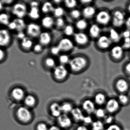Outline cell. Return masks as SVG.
Returning <instances> with one entry per match:
<instances>
[{"label":"cell","mask_w":130,"mask_h":130,"mask_svg":"<svg viewBox=\"0 0 130 130\" xmlns=\"http://www.w3.org/2000/svg\"><path fill=\"white\" fill-rule=\"evenodd\" d=\"M45 66L48 68H53L56 67V62L55 59L52 57H47L44 60Z\"/></svg>","instance_id":"cell-35"},{"label":"cell","mask_w":130,"mask_h":130,"mask_svg":"<svg viewBox=\"0 0 130 130\" xmlns=\"http://www.w3.org/2000/svg\"><path fill=\"white\" fill-rule=\"evenodd\" d=\"M53 13L54 16L57 18H61L64 13V10L61 7H57L54 8Z\"/></svg>","instance_id":"cell-40"},{"label":"cell","mask_w":130,"mask_h":130,"mask_svg":"<svg viewBox=\"0 0 130 130\" xmlns=\"http://www.w3.org/2000/svg\"><path fill=\"white\" fill-rule=\"evenodd\" d=\"M10 23V17L7 14L4 13L0 14V23L8 26Z\"/></svg>","instance_id":"cell-36"},{"label":"cell","mask_w":130,"mask_h":130,"mask_svg":"<svg viewBox=\"0 0 130 130\" xmlns=\"http://www.w3.org/2000/svg\"><path fill=\"white\" fill-rule=\"evenodd\" d=\"M82 106L83 110L89 115L94 113L96 110L94 103L89 99L84 101Z\"/></svg>","instance_id":"cell-16"},{"label":"cell","mask_w":130,"mask_h":130,"mask_svg":"<svg viewBox=\"0 0 130 130\" xmlns=\"http://www.w3.org/2000/svg\"><path fill=\"white\" fill-rule=\"evenodd\" d=\"M112 42L109 36L105 35L100 36L98 38L97 45L99 49L102 50H106L110 47Z\"/></svg>","instance_id":"cell-12"},{"label":"cell","mask_w":130,"mask_h":130,"mask_svg":"<svg viewBox=\"0 0 130 130\" xmlns=\"http://www.w3.org/2000/svg\"><path fill=\"white\" fill-rule=\"evenodd\" d=\"M126 9L127 11L130 14V2L127 4L126 6Z\"/></svg>","instance_id":"cell-61"},{"label":"cell","mask_w":130,"mask_h":130,"mask_svg":"<svg viewBox=\"0 0 130 130\" xmlns=\"http://www.w3.org/2000/svg\"><path fill=\"white\" fill-rule=\"evenodd\" d=\"M83 122L86 124H92L93 122L92 118L89 116H86V117L85 116Z\"/></svg>","instance_id":"cell-52"},{"label":"cell","mask_w":130,"mask_h":130,"mask_svg":"<svg viewBox=\"0 0 130 130\" xmlns=\"http://www.w3.org/2000/svg\"><path fill=\"white\" fill-rule=\"evenodd\" d=\"M117 98L122 107H127L130 104V96L128 94H118Z\"/></svg>","instance_id":"cell-24"},{"label":"cell","mask_w":130,"mask_h":130,"mask_svg":"<svg viewBox=\"0 0 130 130\" xmlns=\"http://www.w3.org/2000/svg\"><path fill=\"white\" fill-rule=\"evenodd\" d=\"M68 75V70L64 65H60L56 66L54 68L53 76L57 81H62L64 80Z\"/></svg>","instance_id":"cell-9"},{"label":"cell","mask_w":130,"mask_h":130,"mask_svg":"<svg viewBox=\"0 0 130 130\" xmlns=\"http://www.w3.org/2000/svg\"><path fill=\"white\" fill-rule=\"evenodd\" d=\"M129 56L130 57V52H129Z\"/></svg>","instance_id":"cell-64"},{"label":"cell","mask_w":130,"mask_h":130,"mask_svg":"<svg viewBox=\"0 0 130 130\" xmlns=\"http://www.w3.org/2000/svg\"><path fill=\"white\" fill-rule=\"evenodd\" d=\"M64 33L65 35L68 36L74 35L75 33H74V27L72 25H66L65 26L64 28Z\"/></svg>","instance_id":"cell-39"},{"label":"cell","mask_w":130,"mask_h":130,"mask_svg":"<svg viewBox=\"0 0 130 130\" xmlns=\"http://www.w3.org/2000/svg\"><path fill=\"white\" fill-rule=\"evenodd\" d=\"M3 3L1 1H0V10H1L3 8Z\"/></svg>","instance_id":"cell-63"},{"label":"cell","mask_w":130,"mask_h":130,"mask_svg":"<svg viewBox=\"0 0 130 130\" xmlns=\"http://www.w3.org/2000/svg\"><path fill=\"white\" fill-rule=\"evenodd\" d=\"M43 49V46L40 44H37L34 46L33 50L35 52L39 53L41 52Z\"/></svg>","instance_id":"cell-48"},{"label":"cell","mask_w":130,"mask_h":130,"mask_svg":"<svg viewBox=\"0 0 130 130\" xmlns=\"http://www.w3.org/2000/svg\"><path fill=\"white\" fill-rule=\"evenodd\" d=\"M50 113L52 116L58 118L62 114L61 105L57 102H54L51 104L50 107Z\"/></svg>","instance_id":"cell-18"},{"label":"cell","mask_w":130,"mask_h":130,"mask_svg":"<svg viewBox=\"0 0 130 130\" xmlns=\"http://www.w3.org/2000/svg\"><path fill=\"white\" fill-rule=\"evenodd\" d=\"M123 68L125 74L127 76L130 77V61L127 62L125 64Z\"/></svg>","instance_id":"cell-47"},{"label":"cell","mask_w":130,"mask_h":130,"mask_svg":"<svg viewBox=\"0 0 130 130\" xmlns=\"http://www.w3.org/2000/svg\"><path fill=\"white\" fill-rule=\"evenodd\" d=\"M61 52L58 46L53 47L51 49V52L54 55H58Z\"/></svg>","instance_id":"cell-49"},{"label":"cell","mask_w":130,"mask_h":130,"mask_svg":"<svg viewBox=\"0 0 130 130\" xmlns=\"http://www.w3.org/2000/svg\"><path fill=\"white\" fill-rule=\"evenodd\" d=\"M94 113L96 117L99 119H104L107 115V112L105 109L101 108L96 110Z\"/></svg>","instance_id":"cell-38"},{"label":"cell","mask_w":130,"mask_h":130,"mask_svg":"<svg viewBox=\"0 0 130 130\" xmlns=\"http://www.w3.org/2000/svg\"><path fill=\"white\" fill-rule=\"evenodd\" d=\"M61 1H54V3L55 4H60L61 2Z\"/></svg>","instance_id":"cell-62"},{"label":"cell","mask_w":130,"mask_h":130,"mask_svg":"<svg viewBox=\"0 0 130 130\" xmlns=\"http://www.w3.org/2000/svg\"><path fill=\"white\" fill-rule=\"evenodd\" d=\"M55 25L58 29L64 28L66 26L64 20L62 17L57 18L55 21Z\"/></svg>","instance_id":"cell-42"},{"label":"cell","mask_w":130,"mask_h":130,"mask_svg":"<svg viewBox=\"0 0 130 130\" xmlns=\"http://www.w3.org/2000/svg\"><path fill=\"white\" fill-rule=\"evenodd\" d=\"M2 3L4 4H11L12 2H13V1H2Z\"/></svg>","instance_id":"cell-60"},{"label":"cell","mask_w":130,"mask_h":130,"mask_svg":"<svg viewBox=\"0 0 130 130\" xmlns=\"http://www.w3.org/2000/svg\"><path fill=\"white\" fill-rule=\"evenodd\" d=\"M73 36L75 42L79 46H85L89 41L88 37L87 34L83 32L76 33Z\"/></svg>","instance_id":"cell-15"},{"label":"cell","mask_w":130,"mask_h":130,"mask_svg":"<svg viewBox=\"0 0 130 130\" xmlns=\"http://www.w3.org/2000/svg\"><path fill=\"white\" fill-rule=\"evenodd\" d=\"M58 46L61 51L67 52L73 49L74 47V44L70 39L64 38L59 41Z\"/></svg>","instance_id":"cell-13"},{"label":"cell","mask_w":130,"mask_h":130,"mask_svg":"<svg viewBox=\"0 0 130 130\" xmlns=\"http://www.w3.org/2000/svg\"><path fill=\"white\" fill-rule=\"evenodd\" d=\"M28 15L29 17L32 20H37L39 19L40 17V13L39 8L38 7H30Z\"/></svg>","instance_id":"cell-29"},{"label":"cell","mask_w":130,"mask_h":130,"mask_svg":"<svg viewBox=\"0 0 130 130\" xmlns=\"http://www.w3.org/2000/svg\"><path fill=\"white\" fill-rule=\"evenodd\" d=\"M59 62L61 63V65H64L68 63L69 64L70 59H69V57L67 55L62 54L59 56Z\"/></svg>","instance_id":"cell-44"},{"label":"cell","mask_w":130,"mask_h":130,"mask_svg":"<svg viewBox=\"0 0 130 130\" xmlns=\"http://www.w3.org/2000/svg\"><path fill=\"white\" fill-rule=\"evenodd\" d=\"M105 110L108 114L115 115L121 110L122 106L117 97H112L108 98L105 104Z\"/></svg>","instance_id":"cell-4"},{"label":"cell","mask_w":130,"mask_h":130,"mask_svg":"<svg viewBox=\"0 0 130 130\" xmlns=\"http://www.w3.org/2000/svg\"><path fill=\"white\" fill-rule=\"evenodd\" d=\"M104 130H123V128L121 124L115 123L108 126Z\"/></svg>","instance_id":"cell-41"},{"label":"cell","mask_w":130,"mask_h":130,"mask_svg":"<svg viewBox=\"0 0 130 130\" xmlns=\"http://www.w3.org/2000/svg\"><path fill=\"white\" fill-rule=\"evenodd\" d=\"M65 6L69 9H74L77 5V1L74 0H67L64 1Z\"/></svg>","instance_id":"cell-43"},{"label":"cell","mask_w":130,"mask_h":130,"mask_svg":"<svg viewBox=\"0 0 130 130\" xmlns=\"http://www.w3.org/2000/svg\"><path fill=\"white\" fill-rule=\"evenodd\" d=\"M88 62L86 58L79 56L70 59L69 64L72 71L77 73L81 71L86 68Z\"/></svg>","instance_id":"cell-1"},{"label":"cell","mask_w":130,"mask_h":130,"mask_svg":"<svg viewBox=\"0 0 130 130\" xmlns=\"http://www.w3.org/2000/svg\"><path fill=\"white\" fill-rule=\"evenodd\" d=\"M11 40V36L9 31L5 29L0 30V46H7Z\"/></svg>","instance_id":"cell-14"},{"label":"cell","mask_w":130,"mask_h":130,"mask_svg":"<svg viewBox=\"0 0 130 130\" xmlns=\"http://www.w3.org/2000/svg\"><path fill=\"white\" fill-rule=\"evenodd\" d=\"M55 21L52 17L46 16L42 19L41 23L43 27L46 29L52 28L55 25Z\"/></svg>","instance_id":"cell-26"},{"label":"cell","mask_w":130,"mask_h":130,"mask_svg":"<svg viewBox=\"0 0 130 130\" xmlns=\"http://www.w3.org/2000/svg\"><path fill=\"white\" fill-rule=\"evenodd\" d=\"M61 108L62 113L67 114L68 113H71L73 108L71 103L69 102H65L61 105Z\"/></svg>","instance_id":"cell-32"},{"label":"cell","mask_w":130,"mask_h":130,"mask_svg":"<svg viewBox=\"0 0 130 130\" xmlns=\"http://www.w3.org/2000/svg\"><path fill=\"white\" fill-rule=\"evenodd\" d=\"M25 106L27 107L32 108L36 104L37 100L36 97L32 95H28L25 97L24 99Z\"/></svg>","instance_id":"cell-27"},{"label":"cell","mask_w":130,"mask_h":130,"mask_svg":"<svg viewBox=\"0 0 130 130\" xmlns=\"http://www.w3.org/2000/svg\"><path fill=\"white\" fill-rule=\"evenodd\" d=\"M121 46L124 50H130V37L123 39V44Z\"/></svg>","instance_id":"cell-46"},{"label":"cell","mask_w":130,"mask_h":130,"mask_svg":"<svg viewBox=\"0 0 130 130\" xmlns=\"http://www.w3.org/2000/svg\"><path fill=\"white\" fill-rule=\"evenodd\" d=\"M11 96L17 101H21L25 98V92L23 89L19 87L14 88L11 92Z\"/></svg>","instance_id":"cell-17"},{"label":"cell","mask_w":130,"mask_h":130,"mask_svg":"<svg viewBox=\"0 0 130 130\" xmlns=\"http://www.w3.org/2000/svg\"><path fill=\"white\" fill-rule=\"evenodd\" d=\"M21 46L24 49L29 50L33 46V42L29 37H26L21 41Z\"/></svg>","instance_id":"cell-31"},{"label":"cell","mask_w":130,"mask_h":130,"mask_svg":"<svg viewBox=\"0 0 130 130\" xmlns=\"http://www.w3.org/2000/svg\"><path fill=\"white\" fill-rule=\"evenodd\" d=\"M125 25L126 26V29L130 30V15L126 17Z\"/></svg>","instance_id":"cell-53"},{"label":"cell","mask_w":130,"mask_h":130,"mask_svg":"<svg viewBox=\"0 0 130 130\" xmlns=\"http://www.w3.org/2000/svg\"><path fill=\"white\" fill-rule=\"evenodd\" d=\"M39 4L38 2L36 1L32 2L30 3V7H39Z\"/></svg>","instance_id":"cell-58"},{"label":"cell","mask_w":130,"mask_h":130,"mask_svg":"<svg viewBox=\"0 0 130 130\" xmlns=\"http://www.w3.org/2000/svg\"><path fill=\"white\" fill-rule=\"evenodd\" d=\"M57 121L59 127L64 129H69L72 124L71 118L64 113L62 114L57 118Z\"/></svg>","instance_id":"cell-11"},{"label":"cell","mask_w":130,"mask_h":130,"mask_svg":"<svg viewBox=\"0 0 130 130\" xmlns=\"http://www.w3.org/2000/svg\"><path fill=\"white\" fill-rule=\"evenodd\" d=\"M121 37L123 39L125 38H130V30L128 29H126L124 30L121 33Z\"/></svg>","instance_id":"cell-51"},{"label":"cell","mask_w":130,"mask_h":130,"mask_svg":"<svg viewBox=\"0 0 130 130\" xmlns=\"http://www.w3.org/2000/svg\"><path fill=\"white\" fill-rule=\"evenodd\" d=\"M113 88L118 95L128 94L130 91V83L126 79L120 77L115 80Z\"/></svg>","instance_id":"cell-2"},{"label":"cell","mask_w":130,"mask_h":130,"mask_svg":"<svg viewBox=\"0 0 130 130\" xmlns=\"http://www.w3.org/2000/svg\"><path fill=\"white\" fill-rule=\"evenodd\" d=\"M109 37L113 43H118L122 39L121 34L115 28H111L109 30Z\"/></svg>","instance_id":"cell-20"},{"label":"cell","mask_w":130,"mask_h":130,"mask_svg":"<svg viewBox=\"0 0 130 130\" xmlns=\"http://www.w3.org/2000/svg\"><path fill=\"white\" fill-rule=\"evenodd\" d=\"M17 117L20 122L26 123L31 121L33 116L32 112L28 108L23 106L18 109Z\"/></svg>","instance_id":"cell-5"},{"label":"cell","mask_w":130,"mask_h":130,"mask_svg":"<svg viewBox=\"0 0 130 130\" xmlns=\"http://www.w3.org/2000/svg\"><path fill=\"white\" fill-rule=\"evenodd\" d=\"M48 130H62L61 127L56 126H52L49 128Z\"/></svg>","instance_id":"cell-56"},{"label":"cell","mask_w":130,"mask_h":130,"mask_svg":"<svg viewBox=\"0 0 130 130\" xmlns=\"http://www.w3.org/2000/svg\"><path fill=\"white\" fill-rule=\"evenodd\" d=\"M71 113L73 118L75 121L77 122H83L85 116L80 108L77 107L73 108Z\"/></svg>","instance_id":"cell-19"},{"label":"cell","mask_w":130,"mask_h":130,"mask_svg":"<svg viewBox=\"0 0 130 130\" xmlns=\"http://www.w3.org/2000/svg\"><path fill=\"white\" fill-rule=\"evenodd\" d=\"M101 30L98 25L94 24L90 26L89 29V34L91 37L93 38H98L100 37Z\"/></svg>","instance_id":"cell-25"},{"label":"cell","mask_w":130,"mask_h":130,"mask_svg":"<svg viewBox=\"0 0 130 130\" xmlns=\"http://www.w3.org/2000/svg\"><path fill=\"white\" fill-rule=\"evenodd\" d=\"M12 13L18 18L23 19L27 13V7L25 4L22 2H18L13 6Z\"/></svg>","instance_id":"cell-8"},{"label":"cell","mask_w":130,"mask_h":130,"mask_svg":"<svg viewBox=\"0 0 130 130\" xmlns=\"http://www.w3.org/2000/svg\"><path fill=\"white\" fill-rule=\"evenodd\" d=\"M76 130H89L85 126H79L76 128Z\"/></svg>","instance_id":"cell-57"},{"label":"cell","mask_w":130,"mask_h":130,"mask_svg":"<svg viewBox=\"0 0 130 130\" xmlns=\"http://www.w3.org/2000/svg\"><path fill=\"white\" fill-rule=\"evenodd\" d=\"M110 55L114 61L116 62L120 61L123 59L124 56V49L121 46L115 45L111 49Z\"/></svg>","instance_id":"cell-7"},{"label":"cell","mask_w":130,"mask_h":130,"mask_svg":"<svg viewBox=\"0 0 130 130\" xmlns=\"http://www.w3.org/2000/svg\"><path fill=\"white\" fill-rule=\"evenodd\" d=\"M53 5L50 2H46L43 3L41 8L42 12L45 14L53 12L54 10Z\"/></svg>","instance_id":"cell-30"},{"label":"cell","mask_w":130,"mask_h":130,"mask_svg":"<svg viewBox=\"0 0 130 130\" xmlns=\"http://www.w3.org/2000/svg\"><path fill=\"white\" fill-rule=\"evenodd\" d=\"M104 123L105 124L108 126L113 124L115 123V115L112 114H107L106 117L104 119Z\"/></svg>","instance_id":"cell-37"},{"label":"cell","mask_w":130,"mask_h":130,"mask_svg":"<svg viewBox=\"0 0 130 130\" xmlns=\"http://www.w3.org/2000/svg\"><path fill=\"white\" fill-rule=\"evenodd\" d=\"M96 22L101 25L106 26L111 21V14L107 10L101 11L96 14Z\"/></svg>","instance_id":"cell-6"},{"label":"cell","mask_w":130,"mask_h":130,"mask_svg":"<svg viewBox=\"0 0 130 130\" xmlns=\"http://www.w3.org/2000/svg\"><path fill=\"white\" fill-rule=\"evenodd\" d=\"M92 1H80V2H81L82 4L84 5H87L89 4V3L92 2Z\"/></svg>","instance_id":"cell-59"},{"label":"cell","mask_w":130,"mask_h":130,"mask_svg":"<svg viewBox=\"0 0 130 130\" xmlns=\"http://www.w3.org/2000/svg\"><path fill=\"white\" fill-rule=\"evenodd\" d=\"M47 125L45 123H39L36 126L37 130H48Z\"/></svg>","instance_id":"cell-50"},{"label":"cell","mask_w":130,"mask_h":130,"mask_svg":"<svg viewBox=\"0 0 130 130\" xmlns=\"http://www.w3.org/2000/svg\"><path fill=\"white\" fill-rule=\"evenodd\" d=\"M26 37V35H25V34H24L23 31L18 32V33L17 34V37L18 39L22 40L24 39Z\"/></svg>","instance_id":"cell-54"},{"label":"cell","mask_w":130,"mask_h":130,"mask_svg":"<svg viewBox=\"0 0 130 130\" xmlns=\"http://www.w3.org/2000/svg\"><path fill=\"white\" fill-rule=\"evenodd\" d=\"M107 100L106 94L102 92H99L95 96V102L99 106L105 105Z\"/></svg>","instance_id":"cell-23"},{"label":"cell","mask_w":130,"mask_h":130,"mask_svg":"<svg viewBox=\"0 0 130 130\" xmlns=\"http://www.w3.org/2000/svg\"><path fill=\"white\" fill-rule=\"evenodd\" d=\"M39 37L40 44L43 46H48L52 41V36L47 32H42Z\"/></svg>","instance_id":"cell-21"},{"label":"cell","mask_w":130,"mask_h":130,"mask_svg":"<svg viewBox=\"0 0 130 130\" xmlns=\"http://www.w3.org/2000/svg\"><path fill=\"white\" fill-rule=\"evenodd\" d=\"M13 21L15 23L16 31L21 32L26 28V23L23 19L17 18Z\"/></svg>","instance_id":"cell-28"},{"label":"cell","mask_w":130,"mask_h":130,"mask_svg":"<svg viewBox=\"0 0 130 130\" xmlns=\"http://www.w3.org/2000/svg\"><path fill=\"white\" fill-rule=\"evenodd\" d=\"M105 124L100 120L94 121L92 124V130H104Z\"/></svg>","instance_id":"cell-33"},{"label":"cell","mask_w":130,"mask_h":130,"mask_svg":"<svg viewBox=\"0 0 130 130\" xmlns=\"http://www.w3.org/2000/svg\"><path fill=\"white\" fill-rule=\"evenodd\" d=\"M96 13L95 9L91 6H87L85 7L82 11L83 17L86 19H91L94 17Z\"/></svg>","instance_id":"cell-22"},{"label":"cell","mask_w":130,"mask_h":130,"mask_svg":"<svg viewBox=\"0 0 130 130\" xmlns=\"http://www.w3.org/2000/svg\"><path fill=\"white\" fill-rule=\"evenodd\" d=\"M126 19V14L121 9H115L111 14V22L115 28H120L125 25Z\"/></svg>","instance_id":"cell-3"},{"label":"cell","mask_w":130,"mask_h":130,"mask_svg":"<svg viewBox=\"0 0 130 130\" xmlns=\"http://www.w3.org/2000/svg\"><path fill=\"white\" fill-rule=\"evenodd\" d=\"M26 32L30 37L36 38L39 37L41 32L40 26L36 23H31L26 27Z\"/></svg>","instance_id":"cell-10"},{"label":"cell","mask_w":130,"mask_h":130,"mask_svg":"<svg viewBox=\"0 0 130 130\" xmlns=\"http://www.w3.org/2000/svg\"><path fill=\"white\" fill-rule=\"evenodd\" d=\"M88 23L84 19H80L76 21L75 26L76 28L80 31H83L86 29L88 27Z\"/></svg>","instance_id":"cell-34"},{"label":"cell","mask_w":130,"mask_h":130,"mask_svg":"<svg viewBox=\"0 0 130 130\" xmlns=\"http://www.w3.org/2000/svg\"><path fill=\"white\" fill-rule=\"evenodd\" d=\"M5 57V53L4 51L0 48V62L2 61Z\"/></svg>","instance_id":"cell-55"},{"label":"cell","mask_w":130,"mask_h":130,"mask_svg":"<svg viewBox=\"0 0 130 130\" xmlns=\"http://www.w3.org/2000/svg\"><path fill=\"white\" fill-rule=\"evenodd\" d=\"M70 15L73 19H78L81 15V13L78 9H73L70 12Z\"/></svg>","instance_id":"cell-45"}]
</instances>
